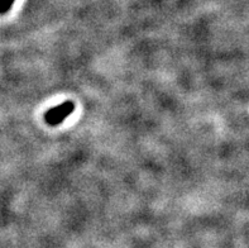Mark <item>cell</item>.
Instances as JSON below:
<instances>
[{
    "mask_svg": "<svg viewBox=\"0 0 249 248\" xmlns=\"http://www.w3.org/2000/svg\"><path fill=\"white\" fill-rule=\"evenodd\" d=\"M75 107L76 105L73 101H63V103L58 104L57 107L48 109L47 112H46V114H44V120H46L47 124H50V126L52 127L58 126V124L65 122V120L72 114V112L75 110Z\"/></svg>",
    "mask_w": 249,
    "mask_h": 248,
    "instance_id": "cell-1",
    "label": "cell"
},
{
    "mask_svg": "<svg viewBox=\"0 0 249 248\" xmlns=\"http://www.w3.org/2000/svg\"><path fill=\"white\" fill-rule=\"evenodd\" d=\"M16 0H0V14H5L12 9Z\"/></svg>",
    "mask_w": 249,
    "mask_h": 248,
    "instance_id": "cell-2",
    "label": "cell"
}]
</instances>
